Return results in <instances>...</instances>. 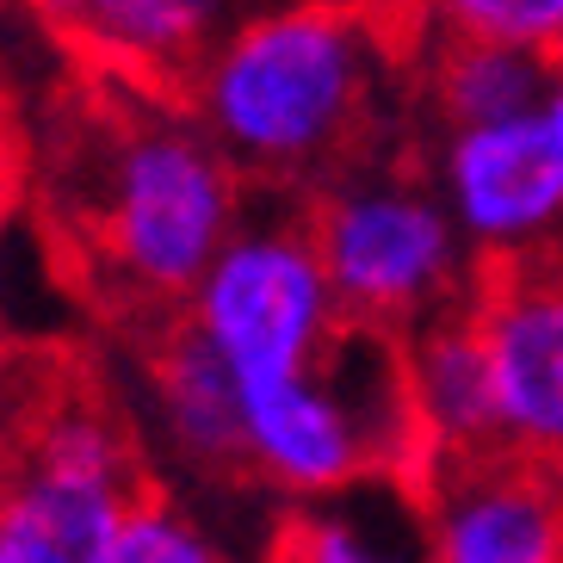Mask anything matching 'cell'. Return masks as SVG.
Returning <instances> with one entry per match:
<instances>
[{"label":"cell","instance_id":"cell-1","mask_svg":"<svg viewBox=\"0 0 563 563\" xmlns=\"http://www.w3.org/2000/svg\"><path fill=\"white\" fill-rule=\"evenodd\" d=\"M421 32L402 0H279L242 13L180 81L230 162L279 199L378 162L390 112L415 93Z\"/></svg>","mask_w":563,"mask_h":563},{"label":"cell","instance_id":"cell-2","mask_svg":"<svg viewBox=\"0 0 563 563\" xmlns=\"http://www.w3.org/2000/svg\"><path fill=\"white\" fill-rule=\"evenodd\" d=\"M106 81L112 93L68 143V242L87 291L155 329L186 310L192 285L249 223V174L192 118L180 87Z\"/></svg>","mask_w":563,"mask_h":563},{"label":"cell","instance_id":"cell-3","mask_svg":"<svg viewBox=\"0 0 563 563\" xmlns=\"http://www.w3.org/2000/svg\"><path fill=\"white\" fill-rule=\"evenodd\" d=\"M298 211L334 298L360 329L402 341L477 298L483 261L464 242L440 186L428 180V167L378 155L316 186Z\"/></svg>","mask_w":563,"mask_h":563},{"label":"cell","instance_id":"cell-4","mask_svg":"<svg viewBox=\"0 0 563 563\" xmlns=\"http://www.w3.org/2000/svg\"><path fill=\"white\" fill-rule=\"evenodd\" d=\"M186 316L223 353L242 397L316 372L347 329V310H341L329 273H322V254L310 242L303 211L298 217L249 211V223L230 235V249L192 285Z\"/></svg>","mask_w":563,"mask_h":563},{"label":"cell","instance_id":"cell-5","mask_svg":"<svg viewBox=\"0 0 563 563\" xmlns=\"http://www.w3.org/2000/svg\"><path fill=\"white\" fill-rule=\"evenodd\" d=\"M421 167L483 266L563 249V150L545 112L433 124Z\"/></svg>","mask_w":563,"mask_h":563},{"label":"cell","instance_id":"cell-6","mask_svg":"<svg viewBox=\"0 0 563 563\" xmlns=\"http://www.w3.org/2000/svg\"><path fill=\"white\" fill-rule=\"evenodd\" d=\"M421 551L440 563H563V471L489 446L409 477Z\"/></svg>","mask_w":563,"mask_h":563},{"label":"cell","instance_id":"cell-7","mask_svg":"<svg viewBox=\"0 0 563 563\" xmlns=\"http://www.w3.org/2000/svg\"><path fill=\"white\" fill-rule=\"evenodd\" d=\"M471 316L496 372L501 446L563 471V249L483 266Z\"/></svg>","mask_w":563,"mask_h":563},{"label":"cell","instance_id":"cell-8","mask_svg":"<svg viewBox=\"0 0 563 563\" xmlns=\"http://www.w3.org/2000/svg\"><path fill=\"white\" fill-rule=\"evenodd\" d=\"M143 409L174 464L199 477H249L242 384L186 310L155 322L143 347Z\"/></svg>","mask_w":563,"mask_h":563},{"label":"cell","instance_id":"cell-9","mask_svg":"<svg viewBox=\"0 0 563 563\" xmlns=\"http://www.w3.org/2000/svg\"><path fill=\"white\" fill-rule=\"evenodd\" d=\"M402 384H409L421 464L501 446L496 372H489V347H483V329L471 316V303L428 322V329L402 334Z\"/></svg>","mask_w":563,"mask_h":563},{"label":"cell","instance_id":"cell-10","mask_svg":"<svg viewBox=\"0 0 563 563\" xmlns=\"http://www.w3.org/2000/svg\"><path fill=\"white\" fill-rule=\"evenodd\" d=\"M235 19L242 0H75L63 44L81 51L93 75L180 87Z\"/></svg>","mask_w":563,"mask_h":563},{"label":"cell","instance_id":"cell-11","mask_svg":"<svg viewBox=\"0 0 563 563\" xmlns=\"http://www.w3.org/2000/svg\"><path fill=\"white\" fill-rule=\"evenodd\" d=\"M551 51L501 44V37H421L415 56V100L433 124H489L545 106Z\"/></svg>","mask_w":563,"mask_h":563},{"label":"cell","instance_id":"cell-12","mask_svg":"<svg viewBox=\"0 0 563 563\" xmlns=\"http://www.w3.org/2000/svg\"><path fill=\"white\" fill-rule=\"evenodd\" d=\"M421 37H501L532 51H563V0H402Z\"/></svg>","mask_w":563,"mask_h":563},{"label":"cell","instance_id":"cell-13","mask_svg":"<svg viewBox=\"0 0 563 563\" xmlns=\"http://www.w3.org/2000/svg\"><path fill=\"white\" fill-rule=\"evenodd\" d=\"M211 558H223V539H211V527L174 489L143 483L136 501L124 508V520H118L112 563H211Z\"/></svg>","mask_w":563,"mask_h":563},{"label":"cell","instance_id":"cell-14","mask_svg":"<svg viewBox=\"0 0 563 563\" xmlns=\"http://www.w3.org/2000/svg\"><path fill=\"white\" fill-rule=\"evenodd\" d=\"M279 551L303 563H372L390 545H378L360 514L341 508V496H310V501H291Z\"/></svg>","mask_w":563,"mask_h":563},{"label":"cell","instance_id":"cell-15","mask_svg":"<svg viewBox=\"0 0 563 563\" xmlns=\"http://www.w3.org/2000/svg\"><path fill=\"white\" fill-rule=\"evenodd\" d=\"M25 150H19V124L7 112H0V230L19 217V205H25Z\"/></svg>","mask_w":563,"mask_h":563},{"label":"cell","instance_id":"cell-16","mask_svg":"<svg viewBox=\"0 0 563 563\" xmlns=\"http://www.w3.org/2000/svg\"><path fill=\"white\" fill-rule=\"evenodd\" d=\"M545 124H551V136H558V150H563V51H558V63H551V87H545Z\"/></svg>","mask_w":563,"mask_h":563},{"label":"cell","instance_id":"cell-17","mask_svg":"<svg viewBox=\"0 0 563 563\" xmlns=\"http://www.w3.org/2000/svg\"><path fill=\"white\" fill-rule=\"evenodd\" d=\"M0 360H7V291H0Z\"/></svg>","mask_w":563,"mask_h":563},{"label":"cell","instance_id":"cell-18","mask_svg":"<svg viewBox=\"0 0 563 563\" xmlns=\"http://www.w3.org/2000/svg\"><path fill=\"white\" fill-rule=\"evenodd\" d=\"M0 483H7V459H0Z\"/></svg>","mask_w":563,"mask_h":563}]
</instances>
